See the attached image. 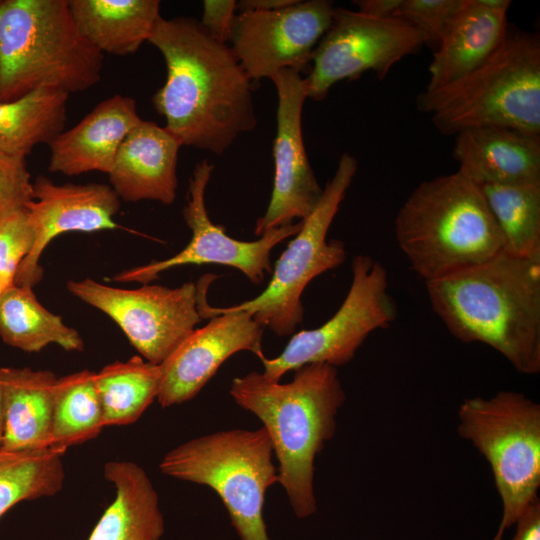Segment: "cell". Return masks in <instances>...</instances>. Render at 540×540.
Wrapping results in <instances>:
<instances>
[{
  "label": "cell",
  "mask_w": 540,
  "mask_h": 540,
  "mask_svg": "<svg viewBox=\"0 0 540 540\" xmlns=\"http://www.w3.org/2000/svg\"><path fill=\"white\" fill-rule=\"evenodd\" d=\"M453 158L476 183H540V135L505 127H481L455 135Z\"/></svg>",
  "instance_id": "21"
},
{
  "label": "cell",
  "mask_w": 540,
  "mask_h": 540,
  "mask_svg": "<svg viewBox=\"0 0 540 540\" xmlns=\"http://www.w3.org/2000/svg\"><path fill=\"white\" fill-rule=\"evenodd\" d=\"M180 147L164 127L141 120L118 149L108 174L111 187L126 202L151 200L171 205L176 199Z\"/></svg>",
  "instance_id": "20"
},
{
  "label": "cell",
  "mask_w": 540,
  "mask_h": 540,
  "mask_svg": "<svg viewBox=\"0 0 540 540\" xmlns=\"http://www.w3.org/2000/svg\"><path fill=\"white\" fill-rule=\"evenodd\" d=\"M396 316L386 269L370 256L357 255L349 291L337 312L318 328L294 334L277 357H260L262 374L279 382L285 373L306 364L344 365L371 332L388 327Z\"/></svg>",
  "instance_id": "10"
},
{
  "label": "cell",
  "mask_w": 540,
  "mask_h": 540,
  "mask_svg": "<svg viewBox=\"0 0 540 540\" xmlns=\"http://www.w3.org/2000/svg\"><path fill=\"white\" fill-rule=\"evenodd\" d=\"M416 106L444 135L481 127L540 135L539 34L509 27L482 64L445 86L425 89Z\"/></svg>",
  "instance_id": "6"
},
{
  "label": "cell",
  "mask_w": 540,
  "mask_h": 540,
  "mask_svg": "<svg viewBox=\"0 0 540 540\" xmlns=\"http://www.w3.org/2000/svg\"><path fill=\"white\" fill-rule=\"evenodd\" d=\"M65 451L52 446L24 452L0 449V518L22 501L60 492L65 478Z\"/></svg>",
  "instance_id": "30"
},
{
  "label": "cell",
  "mask_w": 540,
  "mask_h": 540,
  "mask_svg": "<svg viewBox=\"0 0 540 540\" xmlns=\"http://www.w3.org/2000/svg\"><path fill=\"white\" fill-rule=\"evenodd\" d=\"M270 80L278 97L273 142L274 183L268 207L256 222V236L293 224L295 219L304 220L323 193L304 146L302 111L307 99L304 79L300 73L284 69Z\"/></svg>",
  "instance_id": "16"
},
{
  "label": "cell",
  "mask_w": 540,
  "mask_h": 540,
  "mask_svg": "<svg viewBox=\"0 0 540 540\" xmlns=\"http://www.w3.org/2000/svg\"><path fill=\"white\" fill-rule=\"evenodd\" d=\"M236 11L235 0H205L199 21L213 39L227 44L231 38Z\"/></svg>",
  "instance_id": "34"
},
{
  "label": "cell",
  "mask_w": 540,
  "mask_h": 540,
  "mask_svg": "<svg viewBox=\"0 0 540 540\" xmlns=\"http://www.w3.org/2000/svg\"><path fill=\"white\" fill-rule=\"evenodd\" d=\"M286 384L252 371L232 380L230 395L263 423L278 459V483L299 519L317 510L314 461L336 432V416L346 395L336 367L322 363L294 370Z\"/></svg>",
  "instance_id": "3"
},
{
  "label": "cell",
  "mask_w": 540,
  "mask_h": 540,
  "mask_svg": "<svg viewBox=\"0 0 540 540\" xmlns=\"http://www.w3.org/2000/svg\"><path fill=\"white\" fill-rule=\"evenodd\" d=\"M458 433L489 463L502 502L495 539L538 497L540 405L524 394L500 391L491 398L465 399L458 409Z\"/></svg>",
  "instance_id": "8"
},
{
  "label": "cell",
  "mask_w": 540,
  "mask_h": 540,
  "mask_svg": "<svg viewBox=\"0 0 540 540\" xmlns=\"http://www.w3.org/2000/svg\"><path fill=\"white\" fill-rule=\"evenodd\" d=\"M510 5L509 0H461L435 47L425 89L445 86L482 64L507 34Z\"/></svg>",
  "instance_id": "18"
},
{
  "label": "cell",
  "mask_w": 540,
  "mask_h": 540,
  "mask_svg": "<svg viewBox=\"0 0 540 540\" xmlns=\"http://www.w3.org/2000/svg\"><path fill=\"white\" fill-rule=\"evenodd\" d=\"M394 230L411 268L425 282L504 250L480 186L458 170L420 183L400 207Z\"/></svg>",
  "instance_id": "4"
},
{
  "label": "cell",
  "mask_w": 540,
  "mask_h": 540,
  "mask_svg": "<svg viewBox=\"0 0 540 540\" xmlns=\"http://www.w3.org/2000/svg\"><path fill=\"white\" fill-rule=\"evenodd\" d=\"M273 447L262 426L191 439L170 450L159 468L169 477L210 487L221 499L240 540H271L263 510L278 482Z\"/></svg>",
  "instance_id": "7"
},
{
  "label": "cell",
  "mask_w": 540,
  "mask_h": 540,
  "mask_svg": "<svg viewBox=\"0 0 540 540\" xmlns=\"http://www.w3.org/2000/svg\"><path fill=\"white\" fill-rule=\"evenodd\" d=\"M133 98L113 95L48 146V170L67 176L92 171L109 174L127 134L141 121Z\"/></svg>",
  "instance_id": "19"
},
{
  "label": "cell",
  "mask_w": 540,
  "mask_h": 540,
  "mask_svg": "<svg viewBox=\"0 0 540 540\" xmlns=\"http://www.w3.org/2000/svg\"><path fill=\"white\" fill-rule=\"evenodd\" d=\"M103 427L96 372L81 370L57 378L50 446L66 450L95 439Z\"/></svg>",
  "instance_id": "29"
},
{
  "label": "cell",
  "mask_w": 540,
  "mask_h": 540,
  "mask_svg": "<svg viewBox=\"0 0 540 540\" xmlns=\"http://www.w3.org/2000/svg\"><path fill=\"white\" fill-rule=\"evenodd\" d=\"M296 2L297 0H241L237 2V11H273Z\"/></svg>",
  "instance_id": "37"
},
{
  "label": "cell",
  "mask_w": 540,
  "mask_h": 540,
  "mask_svg": "<svg viewBox=\"0 0 540 540\" xmlns=\"http://www.w3.org/2000/svg\"><path fill=\"white\" fill-rule=\"evenodd\" d=\"M2 436H3V410H2V376L0 368V449L2 446Z\"/></svg>",
  "instance_id": "38"
},
{
  "label": "cell",
  "mask_w": 540,
  "mask_h": 540,
  "mask_svg": "<svg viewBox=\"0 0 540 540\" xmlns=\"http://www.w3.org/2000/svg\"><path fill=\"white\" fill-rule=\"evenodd\" d=\"M33 200V182L26 157L0 154V217L27 208Z\"/></svg>",
  "instance_id": "33"
},
{
  "label": "cell",
  "mask_w": 540,
  "mask_h": 540,
  "mask_svg": "<svg viewBox=\"0 0 540 540\" xmlns=\"http://www.w3.org/2000/svg\"><path fill=\"white\" fill-rule=\"evenodd\" d=\"M83 36L100 52L135 53L161 17L158 0H68Z\"/></svg>",
  "instance_id": "24"
},
{
  "label": "cell",
  "mask_w": 540,
  "mask_h": 540,
  "mask_svg": "<svg viewBox=\"0 0 540 540\" xmlns=\"http://www.w3.org/2000/svg\"><path fill=\"white\" fill-rule=\"evenodd\" d=\"M433 311L464 343H484L520 373L540 372V262L502 251L426 282Z\"/></svg>",
  "instance_id": "2"
},
{
  "label": "cell",
  "mask_w": 540,
  "mask_h": 540,
  "mask_svg": "<svg viewBox=\"0 0 540 540\" xmlns=\"http://www.w3.org/2000/svg\"><path fill=\"white\" fill-rule=\"evenodd\" d=\"M33 242L34 232L27 208L0 217V295L14 284L19 266Z\"/></svg>",
  "instance_id": "31"
},
{
  "label": "cell",
  "mask_w": 540,
  "mask_h": 540,
  "mask_svg": "<svg viewBox=\"0 0 540 540\" xmlns=\"http://www.w3.org/2000/svg\"><path fill=\"white\" fill-rule=\"evenodd\" d=\"M103 58L68 0H0V103L42 88L83 92L100 81Z\"/></svg>",
  "instance_id": "5"
},
{
  "label": "cell",
  "mask_w": 540,
  "mask_h": 540,
  "mask_svg": "<svg viewBox=\"0 0 540 540\" xmlns=\"http://www.w3.org/2000/svg\"><path fill=\"white\" fill-rule=\"evenodd\" d=\"M161 374L160 365L141 356L115 361L96 373L104 427L136 422L157 399Z\"/></svg>",
  "instance_id": "27"
},
{
  "label": "cell",
  "mask_w": 540,
  "mask_h": 540,
  "mask_svg": "<svg viewBox=\"0 0 540 540\" xmlns=\"http://www.w3.org/2000/svg\"><path fill=\"white\" fill-rule=\"evenodd\" d=\"M3 436L1 449L33 451L50 446L56 375L30 367H0Z\"/></svg>",
  "instance_id": "22"
},
{
  "label": "cell",
  "mask_w": 540,
  "mask_h": 540,
  "mask_svg": "<svg viewBox=\"0 0 540 540\" xmlns=\"http://www.w3.org/2000/svg\"><path fill=\"white\" fill-rule=\"evenodd\" d=\"M214 164L198 162L189 179L183 218L192 232L190 242L174 256L125 269L111 280L119 283L149 284L161 272L183 265L219 264L240 270L253 284H260L272 273V249L284 239L296 235L301 221L265 232L255 241H241L228 236L225 228L214 224L206 209L205 192Z\"/></svg>",
  "instance_id": "13"
},
{
  "label": "cell",
  "mask_w": 540,
  "mask_h": 540,
  "mask_svg": "<svg viewBox=\"0 0 540 540\" xmlns=\"http://www.w3.org/2000/svg\"><path fill=\"white\" fill-rule=\"evenodd\" d=\"M104 476L113 484L115 498L87 540H160L164 517L145 470L131 461H109Z\"/></svg>",
  "instance_id": "23"
},
{
  "label": "cell",
  "mask_w": 540,
  "mask_h": 540,
  "mask_svg": "<svg viewBox=\"0 0 540 540\" xmlns=\"http://www.w3.org/2000/svg\"><path fill=\"white\" fill-rule=\"evenodd\" d=\"M353 3L358 8V12L375 17H394L401 0H357Z\"/></svg>",
  "instance_id": "36"
},
{
  "label": "cell",
  "mask_w": 540,
  "mask_h": 540,
  "mask_svg": "<svg viewBox=\"0 0 540 540\" xmlns=\"http://www.w3.org/2000/svg\"><path fill=\"white\" fill-rule=\"evenodd\" d=\"M68 97L42 88L0 103V154L26 157L36 145H49L64 131Z\"/></svg>",
  "instance_id": "26"
},
{
  "label": "cell",
  "mask_w": 540,
  "mask_h": 540,
  "mask_svg": "<svg viewBox=\"0 0 540 540\" xmlns=\"http://www.w3.org/2000/svg\"><path fill=\"white\" fill-rule=\"evenodd\" d=\"M119 209L120 198L109 185H58L39 175L33 182V200L27 206L34 242L19 266L14 284L33 288L41 281L44 271L39 264L40 257L58 235L118 228L113 217Z\"/></svg>",
  "instance_id": "17"
},
{
  "label": "cell",
  "mask_w": 540,
  "mask_h": 540,
  "mask_svg": "<svg viewBox=\"0 0 540 540\" xmlns=\"http://www.w3.org/2000/svg\"><path fill=\"white\" fill-rule=\"evenodd\" d=\"M504 239V251L540 262V183L479 185Z\"/></svg>",
  "instance_id": "28"
},
{
  "label": "cell",
  "mask_w": 540,
  "mask_h": 540,
  "mask_svg": "<svg viewBox=\"0 0 540 540\" xmlns=\"http://www.w3.org/2000/svg\"><path fill=\"white\" fill-rule=\"evenodd\" d=\"M334 8L328 0H297L278 10L238 12L229 46L251 81L284 69L308 73Z\"/></svg>",
  "instance_id": "14"
},
{
  "label": "cell",
  "mask_w": 540,
  "mask_h": 540,
  "mask_svg": "<svg viewBox=\"0 0 540 540\" xmlns=\"http://www.w3.org/2000/svg\"><path fill=\"white\" fill-rule=\"evenodd\" d=\"M357 167L354 156L344 153L340 157L315 209L301 221L299 232L276 261L265 290L254 299L223 307L225 310L244 311L277 336L295 332L303 322L301 296L306 286L315 277L339 267L346 260L344 243L340 240L327 242L326 236Z\"/></svg>",
  "instance_id": "9"
},
{
  "label": "cell",
  "mask_w": 540,
  "mask_h": 540,
  "mask_svg": "<svg viewBox=\"0 0 540 540\" xmlns=\"http://www.w3.org/2000/svg\"><path fill=\"white\" fill-rule=\"evenodd\" d=\"M148 41L167 68L152 103L181 146L221 155L256 127L250 78L230 46L213 39L199 20L161 16Z\"/></svg>",
  "instance_id": "1"
},
{
  "label": "cell",
  "mask_w": 540,
  "mask_h": 540,
  "mask_svg": "<svg viewBox=\"0 0 540 540\" xmlns=\"http://www.w3.org/2000/svg\"><path fill=\"white\" fill-rule=\"evenodd\" d=\"M0 337L7 345L25 352H39L49 344L66 351L84 349L76 329L46 309L32 287L16 284L0 295Z\"/></svg>",
  "instance_id": "25"
},
{
  "label": "cell",
  "mask_w": 540,
  "mask_h": 540,
  "mask_svg": "<svg viewBox=\"0 0 540 540\" xmlns=\"http://www.w3.org/2000/svg\"><path fill=\"white\" fill-rule=\"evenodd\" d=\"M516 532L511 540H540V500L535 498L515 522Z\"/></svg>",
  "instance_id": "35"
},
{
  "label": "cell",
  "mask_w": 540,
  "mask_h": 540,
  "mask_svg": "<svg viewBox=\"0 0 540 540\" xmlns=\"http://www.w3.org/2000/svg\"><path fill=\"white\" fill-rule=\"evenodd\" d=\"M215 277L204 275L196 283L197 308L209 322L196 328L160 364L157 400L163 408L193 399L233 354L250 351L258 358L264 356V327L244 311H227L208 303L207 290Z\"/></svg>",
  "instance_id": "15"
},
{
  "label": "cell",
  "mask_w": 540,
  "mask_h": 540,
  "mask_svg": "<svg viewBox=\"0 0 540 540\" xmlns=\"http://www.w3.org/2000/svg\"><path fill=\"white\" fill-rule=\"evenodd\" d=\"M426 44V35L401 18H375L335 7L303 78L307 98L322 101L333 85L367 71L382 80L396 63Z\"/></svg>",
  "instance_id": "11"
},
{
  "label": "cell",
  "mask_w": 540,
  "mask_h": 540,
  "mask_svg": "<svg viewBox=\"0 0 540 540\" xmlns=\"http://www.w3.org/2000/svg\"><path fill=\"white\" fill-rule=\"evenodd\" d=\"M68 291L108 315L146 361L160 365L202 321L197 308V285L170 288L143 284L124 289L91 278L69 281Z\"/></svg>",
  "instance_id": "12"
},
{
  "label": "cell",
  "mask_w": 540,
  "mask_h": 540,
  "mask_svg": "<svg viewBox=\"0 0 540 540\" xmlns=\"http://www.w3.org/2000/svg\"><path fill=\"white\" fill-rule=\"evenodd\" d=\"M461 0H401L394 17L401 18L419 30L428 44L437 46L440 35Z\"/></svg>",
  "instance_id": "32"
}]
</instances>
